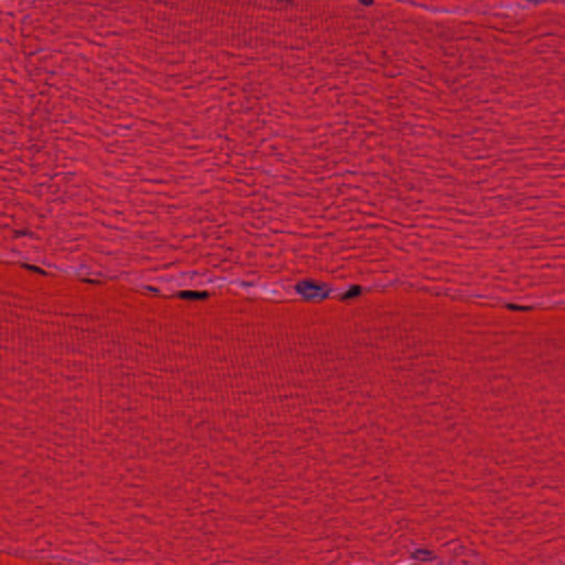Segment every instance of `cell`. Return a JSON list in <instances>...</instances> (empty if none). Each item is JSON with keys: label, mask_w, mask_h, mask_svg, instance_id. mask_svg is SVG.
I'll return each instance as SVG.
<instances>
[{"label": "cell", "mask_w": 565, "mask_h": 565, "mask_svg": "<svg viewBox=\"0 0 565 565\" xmlns=\"http://www.w3.org/2000/svg\"><path fill=\"white\" fill-rule=\"evenodd\" d=\"M225 358L208 346L77 344L50 384L43 454L96 557L201 559L229 522Z\"/></svg>", "instance_id": "6da1fadb"}]
</instances>
